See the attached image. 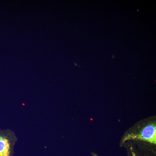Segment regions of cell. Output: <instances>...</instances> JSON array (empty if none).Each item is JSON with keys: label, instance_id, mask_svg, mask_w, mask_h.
I'll list each match as a JSON object with an SVG mask.
<instances>
[{"label": "cell", "instance_id": "6da1fadb", "mask_svg": "<svg viewBox=\"0 0 156 156\" xmlns=\"http://www.w3.org/2000/svg\"><path fill=\"white\" fill-rule=\"evenodd\" d=\"M17 138L10 129L0 128V156H14Z\"/></svg>", "mask_w": 156, "mask_h": 156}, {"label": "cell", "instance_id": "7a4b0ae2", "mask_svg": "<svg viewBox=\"0 0 156 156\" xmlns=\"http://www.w3.org/2000/svg\"><path fill=\"white\" fill-rule=\"evenodd\" d=\"M138 140L150 143L156 144V127L154 124H150L144 127L140 133L136 134H128L123 139V142L129 140Z\"/></svg>", "mask_w": 156, "mask_h": 156}]
</instances>
